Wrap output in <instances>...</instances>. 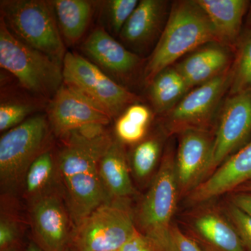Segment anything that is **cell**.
Masks as SVG:
<instances>
[{"mask_svg": "<svg viewBox=\"0 0 251 251\" xmlns=\"http://www.w3.org/2000/svg\"><path fill=\"white\" fill-rule=\"evenodd\" d=\"M160 153L159 143L154 139L145 140L135 148L133 153V167L135 175L145 178L152 172Z\"/></svg>", "mask_w": 251, "mask_h": 251, "instance_id": "obj_27", "label": "cell"}, {"mask_svg": "<svg viewBox=\"0 0 251 251\" xmlns=\"http://www.w3.org/2000/svg\"><path fill=\"white\" fill-rule=\"evenodd\" d=\"M247 29H251V1L249 4L247 18Z\"/></svg>", "mask_w": 251, "mask_h": 251, "instance_id": "obj_36", "label": "cell"}, {"mask_svg": "<svg viewBox=\"0 0 251 251\" xmlns=\"http://www.w3.org/2000/svg\"><path fill=\"white\" fill-rule=\"evenodd\" d=\"M229 219L241 238L246 251H251V217L233 204L228 209Z\"/></svg>", "mask_w": 251, "mask_h": 251, "instance_id": "obj_30", "label": "cell"}, {"mask_svg": "<svg viewBox=\"0 0 251 251\" xmlns=\"http://www.w3.org/2000/svg\"><path fill=\"white\" fill-rule=\"evenodd\" d=\"M31 217L36 244L44 251H64L71 217L59 196L49 192L32 201Z\"/></svg>", "mask_w": 251, "mask_h": 251, "instance_id": "obj_12", "label": "cell"}, {"mask_svg": "<svg viewBox=\"0 0 251 251\" xmlns=\"http://www.w3.org/2000/svg\"><path fill=\"white\" fill-rule=\"evenodd\" d=\"M63 77L64 85L83 94L112 118L139 100L135 94L77 53L66 54L63 62Z\"/></svg>", "mask_w": 251, "mask_h": 251, "instance_id": "obj_5", "label": "cell"}, {"mask_svg": "<svg viewBox=\"0 0 251 251\" xmlns=\"http://www.w3.org/2000/svg\"><path fill=\"white\" fill-rule=\"evenodd\" d=\"M19 226L14 218L1 214L0 220V249L1 251H12L19 237Z\"/></svg>", "mask_w": 251, "mask_h": 251, "instance_id": "obj_32", "label": "cell"}, {"mask_svg": "<svg viewBox=\"0 0 251 251\" xmlns=\"http://www.w3.org/2000/svg\"><path fill=\"white\" fill-rule=\"evenodd\" d=\"M178 188L175 161L169 154L163 158L138 213L143 234L156 251L161 249L169 238Z\"/></svg>", "mask_w": 251, "mask_h": 251, "instance_id": "obj_6", "label": "cell"}, {"mask_svg": "<svg viewBox=\"0 0 251 251\" xmlns=\"http://www.w3.org/2000/svg\"><path fill=\"white\" fill-rule=\"evenodd\" d=\"M251 135V92L229 96L223 106L206 176L242 147Z\"/></svg>", "mask_w": 251, "mask_h": 251, "instance_id": "obj_9", "label": "cell"}, {"mask_svg": "<svg viewBox=\"0 0 251 251\" xmlns=\"http://www.w3.org/2000/svg\"><path fill=\"white\" fill-rule=\"evenodd\" d=\"M232 204L251 217V193L240 192L234 195Z\"/></svg>", "mask_w": 251, "mask_h": 251, "instance_id": "obj_34", "label": "cell"}, {"mask_svg": "<svg viewBox=\"0 0 251 251\" xmlns=\"http://www.w3.org/2000/svg\"><path fill=\"white\" fill-rule=\"evenodd\" d=\"M52 134L47 116L28 117L21 125L5 132L0 139V182L1 189L15 191L43 153L49 150Z\"/></svg>", "mask_w": 251, "mask_h": 251, "instance_id": "obj_4", "label": "cell"}, {"mask_svg": "<svg viewBox=\"0 0 251 251\" xmlns=\"http://www.w3.org/2000/svg\"><path fill=\"white\" fill-rule=\"evenodd\" d=\"M136 229L125 200H111L77 227L75 244L79 251H120Z\"/></svg>", "mask_w": 251, "mask_h": 251, "instance_id": "obj_7", "label": "cell"}, {"mask_svg": "<svg viewBox=\"0 0 251 251\" xmlns=\"http://www.w3.org/2000/svg\"><path fill=\"white\" fill-rule=\"evenodd\" d=\"M157 251H204L194 241L181 232L176 226H172L166 244Z\"/></svg>", "mask_w": 251, "mask_h": 251, "instance_id": "obj_31", "label": "cell"}, {"mask_svg": "<svg viewBox=\"0 0 251 251\" xmlns=\"http://www.w3.org/2000/svg\"><path fill=\"white\" fill-rule=\"evenodd\" d=\"M34 110L31 105L20 101H4L0 104V130L5 132L27 120Z\"/></svg>", "mask_w": 251, "mask_h": 251, "instance_id": "obj_28", "label": "cell"}, {"mask_svg": "<svg viewBox=\"0 0 251 251\" xmlns=\"http://www.w3.org/2000/svg\"><path fill=\"white\" fill-rule=\"evenodd\" d=\"M120 251H156L147 237L135 230V233Z\"/></svg>", "mask_w": 251, "mask_h": 251, "instance_id": "obj_33", "label": "cell"}, {"mask_svg": "<svg viewBox=\"0 0 251 251\" xmlns=\"http://www.w3.org/2000/svg\"><path fill=\"white\" fill-rule=\"evenodd\" d=\"M17 251L12 250V251Z\"/></svg>", "mask_w": 251, "mask_h": 251, "instance_id": "obj_38", "label": "cell"}, {"mask_svg": "<svg viewBox=\"0 0 251 251\" xmlns=\"http://www.w3.org/2000/svg\"><path fill=\"white\" fill-rule=\"evenodd\" d=\"M194 229L214 251H247L233 224L216 213L198 216Z\"/></svg>", "mask_w": 251, "mask_h": 251, "instance_id": "obj_22", "label": "cell"}, {"mask_svg": "<svg viewBox=\"0 0 251 251\" xmlns=\"http://www.w3.org/2000/svg\"><path fill=\"white\" fill-rule=\"evenodd\" d=\"M214 140L204 130L183 131L175 161L178 187L182 192L193 191L207 175Z\"/></svg>", "mask_w": 251, "mask_h": 251, "instance_id": "obj_13", "label": "cell"}, {"mask_svg": "<svg viewBox=\"0 0 251 251\" xmlns=\"http://www.w3.org/2000/svg\"><path fill=\"white\" fill-rule=\"evenodd\" d=\"M149 86L150 100L158 113L171 111L189 90L184 77L175 67L166 68L157 74Z\"/></svg>", "mask_w": 251, "mask_h": 251, "instance_id": "obj_23", "label": "cell"}, {"mask_svg": "<svg viewBox=\"0 0 251 251\" xmlns=\"http://www.w3.org/2000/svg\"><path fill=\"white\" fill-rule=\"evenodd\" d=\"M230 60L227 47L212 43L190 54L175 67L191 89L202 85L228 70Z\"/></svg>", "mask_w": 251, "mask_h": 251, "instance_id": "obj_17", "label": "cell"}, {"mask_svg": "<svg viewBox=\"0 0 251 251\" xmlns=\"http://www.w3.org/2000/svg\"><path fill=\"white\" fill-rule=\"evenodd\" d=\"M46 116L52 133L59 138L84 126L108 125L112 119L103 108L64 84L50 100Z\"/></svg>", "mask_w": 251, "mask_h": 251, "instance_id": "obj_11", "label": "cell"}, {"mask_svg": "<svg viewBox=\"0 0 251 251\" xmlns=\"http://www.w3.org/2000/svg\"><path fill=\"white\" fill-rule=\"evenodd\" d=\"M0 66L23 88L42 98H52L64 84L63 65L20 41L0 19Z\"/></svg>", "mask_w": 251, "mask_h": 251, "instance_id": "obj_3", "label": "cell"}, {"mask_svg": "<svg viewBox=\"0 0 251 251\" xmlns=\"http://www.w3.org/2000/svg\"><path fill=\"white\" fill-rule=\"evenodd\" d=\"M214 27L218 42L227 48H235L243 18L251 1L247 0H196Z\"/></svg>", "mask_w": 251, "mask_h": 251, "instance_id": "obj_18", "label": "cell"}, {"mask_svg": "<svg viewBox=\"0 0 251 251\" xmlns=\"http://www.w3.org/2000/svg\"><path fill=\"white\" fill-rule=\"evenodd\" d=\"M52 3L64 41L69 45L77 44L90 24L92 3L86 0H54Z\"/></svg>", "mask_w": 251, "mask_h": 251, "instance_id": "obj_21", "label": "cell"}, {"mask_svg": "<svg viewBox=\"0 0 251 251\" xmlns=\"http://www.w3.org/2000/svg\"><path fill=\"white\" fill-rule=\"evenodd\" d=\"M235 49V59L231 69L229 96L251 92V29H247L241 34Z\"/></svg>", "mask_w": 251, "mask_h": 251, "instance_id": "obj_24", "label": "cell"}, {"mask_svg": "<svg viewBox=\"0 0 251 251\" xmlns=\"http://www.w3.org/2000/svg\"><path fill=\"white\" fill-rule=\"evenodd\" d=\"M26 251H44L41 249L37 244H33L31 243L29 246H28L27 250Z\"/></svg>", "mask_w": 251, "mask_h": 251, "instance_id": "obj_37", "label": "cell"}, {"mask_svg": "<svg viewBox=\"0 0 251 251\" xmlns=\"http://www.w3.org/2000/svg\"><path fill=\"white\" fill-rule=\"evenodd\" d=\"M231 69L196 87L168 112L169 128L173 130L201 129L219 108L226 90L229 89Z\"/></svg>", "mask_w": 251, "mask_h": 251, "instance_id": "obj_10", "label": "cell"}, {"mask_svg": "<svg viewBox=\"0 0 251 251\" xmlns=\"http://www.w3.org/2000/svg\"><path fill=\"white\" fill-rule=\"evenodd\" d=\"M105 126L99 124L84 126L60 138L63 147L55 161L62 179L99 172V163L114 140Z\"/></svg>", "mask_w": 251, "mask_h": 251, "instance_id": "obj_8", "label": "cell"}, {"mask_svg": "<svg viewBox=\"0 0 251 251\" xmlns=\"http://www.w3.org/2000/svg\"><path fill=\"white\" fill-rule=\"evenodd\" d=\"M99 175L111 200H125L134 193L123 148L113 140L100 160Z\"/></svg>", "mask_w": 251, "mask_h": 251, "instance_id": "obj_20", "label": "cell"}, {"mask_svg": "<svg viewBox=\"0 0 251 251\" xmlns=\"http://www.w3.org/2000/svg\"><path fill=\"white\" fill-rule=\"evenodd\" d=\"M1 18L20 41L62 64L65 45L52 1L3 0Z\"/></svg>", "mask_w": 251, "mask_h": 251, "instance_id": "obj_2", "label": "cell"}, {"mask_svg": "<svg viewBox=\"0 0 251 251\" xmlns=\"http://www.w3.org/2000/svg\"><path fill=\"white\" fill-rule=\"evenodd\" d=\"M151 120L150 109L143 104L128 107L115 124L117 136L122 143L134 144L143 140Z\"/></svg>", "mask_w": 251, "mask_h": 251, "instance_id": "obj_26", "label": "cell"}, {"mask_svg": "<svg viewBox=\"0 0 251 251\" xmlns=\"http://www.w3.org/2000/svg\"><path fill=\"white\" fill-rule=\"evenodd\" d=\"M237 191H240L241 192H250L251 193V181H249V182L246 183L242 186H241L240 187L237 188Z\"/></svg>", "mask_w": 251, "mask_h": 251, "instance_id": "obj_35", "label": "cell"}, {"mask_svg": "<svg viewBox=\"0 0 251 251\" xmlns=\"http://www.w3.org/2000/svg\"><path fill=\"white\" fill-rule=\"evenodd\" d=\"M138 3L137 0H111L107 2V18L115 34H120Z\"/></svg>", "mask_w": 251, "mask_h": 251, "instance_id": "obj_29", "label": "cell"}, {"mask_svg": "<svg viewBox=\"0 0 251 251\" xmlns=\"http://www.w3.org/2000/svg\"><path fill=\"white\" fill-rule=\"evenodd\" d=\"M71 220L76 228L99 206L111 201L99 172L74 175L63 179Z\"/></svg>", "mask_w": 251, "mask_h": 251, "instance_id": "obj_16", "label": "cell"}, {"mask_svg": "<svg viewBox=\"0 0 251 251\" xmlns=\"http://www.w3.org/2000/svg\"><path fill=\"white\" fill-rule=\"evenodd\" d=\"M89 60L107 74L125 77L133 74L140 63V57L115 40L103 27H97L82 45Z\"/></svg>", "mask_w": 251, "mask_h": 251, "instance_id": "obj_14", "label": "cell"}, {"mask_svg": "<svg viewBox=\"0 0 251 251\" xmlns=\"http://www.w3.org/2000/svg\"><path fill=\"white\" fill-rule=\"evenodd\" d=\"M57 169L56 161L50 150L40 155L33 162L23 181L25 193L34 201L49 193L48 188L53 181Z\"/></svg>", "mask_w": 251, "mask_h": 251, "instance_id": "obj_25", "label": "cell"}, {"mask_svg": "<svg viewBox=\"0 0 251 251\" xmlns=\"http://www.w3.org/2000/svg\"><path fill=\"white\" fill-rule=\"evenodd\" d=\"M218 43L214 27L195 1H175L161 37L145 69L150 84L157 74L188 52L208 44Z\"/></svg>", "mask_w": 251, "mask_h": 251, "instance_id": "obj_1", "label": "cell"}, {"mask_svg": "<svg viewBox=\"0 0 251 251\" xmlns=\"http://www.w3.org/2000/svg\"><path fill=\"white\" fill-rule=\"evenodd\" d=\"M166 1L142 0L122 28L120 36L133 47L148 45L159 32L166 11Z\"/></svg>", "mask_w": 251, "mask_h": 251, "instance_id": "obj_19", "label": "cell"}, {"mask_svg": "<svg viewBox=\"0 0 251 251\" xmlns=\"http://www.w3.org/2000/svg\"><path fill=\"white\" fill-rule=\"evenodd\" d=\"M251 181V141L230 156L191 191L189 200L202 202Z\"/></svg>", "mask_w": 251, "mask_h": 251, "instance_id": "obj_15", "label": "cell"}]
</instances>
